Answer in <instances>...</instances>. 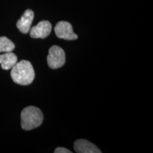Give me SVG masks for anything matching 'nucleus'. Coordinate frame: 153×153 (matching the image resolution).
Returning a JSON list of instances; mask_svg holds the SVG:
<instances>
[{
	"mask_svg": "<svg viewBox=\"0 0 153 153\" xmlns=\"http://www.w3.org/2000/svg\"><path fill=\"white\" fill-rule=\"evenodd\" d=\"M34 18L33 11L30 9L25 11L24 14L16 23V27L22 33H28Z\"/></svg>",
	"mask_w": 153,
	"mask_h": 153,
	"instance_id": "6",
	"label": "nucleus"
},
{
	"mask_svg": "<svg viewBox=\"0 0 153 153\" xmlns=\"http://www.w3.org/2000/svg\"><path fill=\"white\" fill-rule=\"evenodd\" d=\"M52 25L48 21H41L30 29V36L33 38H45L51 33Z\"/></svg>",
	"mask_w": 153,
	"mask_h": 153,
	"instance_id": "5",
	"label": "nucleus"
},
{
	"mask_svg": "<svg viewBox=\"0 0 153 153\" xmlns=\"http://www.w3.org/2000/svg\"><path fill=\"white\" fill-rule=\"evenodd\" d=\"M17 56L12 52H7L0 55V65L4 70H11L17 62Z\"/></svg>",
	"mask_w": 153,
	"mask_h": 153,
	"instance_id": "8",
	"label": "nucleus"
},
{
	"mask_svg": "<svg viewBox=\"0 0 153 153\" xmlns=\"http://www.w3.org/2000/svg\"><path fill=\"white\" fill-rule=\"evenodd\" d=\"M74 149L77 153H101V151L94 144L87 140L80 139L74 142Z\"/></svg>",
	"mask_w": 153,
	"mask_h": 153,
	"instance_id": "7",
	"label": "nucleus"
},
{
	"mask_svg": "<svg viewBox=\"0 0 153 153\" xmlns=\"http://www.w3.org/2000/svg\"><path fill=\"white\" fill-rule=\"evenodd\" d=\"M55 33L57 38L67 41H73L78 38V36L73 32L72 25L68 22H58L55 27Z\"/></svg>",
	"mask_w": 153,
	"mask_h": 153,
	"instance_id": "4",
	"label": "nucleus"
},
{
	"mask_svg": "<svg viewBox=\"0 0 153 153\" xmlns=\"http://www.w3.org/2000/svg\"><path fill=\"white\" fill-rule=\"evenodd\" d=\"M15 48L14 43L5 36L0 37V53L12 52Z\"/></svg>",
	"mask_w": 153,
	"mask_h": 153,
	"instance_id": "9",
	"label": "nucleus"
},
{
	"mask_svg": "<svg viewBox=\"0 0 153 153\" xmlns=\"http://www.w3.org/2000/svg\"><path fill=\"white\" fill-rule=\"evenodd\" d=\"M55 153H72L70 150L65 148H57L54 151Z\"/></svg>",
	"mask_w": 153,
	"mask_h": 153,
	"instance_id": "10",
	"label": "nucleus"
},
{
	"mask_svg": "<svg viewBox=\"0 0 153 153\" xmlns=\"http://www.w3.org/2000/svg\"><path fill=\"white\" fill-rule=\"evenodd\" d=\"M43 115L40 108L33 106L26 107L21 114L22 127L25 131H30L39 127L43 123Z\"/></svg>",
	"mask_w": 153,
	"mask_h": 153,
	"instance_id": "2",
	"label": "nucleus"
},
{
	"mask_svg": "<svg viewBox=\"0 0 153 153\" xmlns=\"http://www.w3.org/2000/svg\"><path fill=\"white\" fill-rule=\"evenodd\" d=\"M65 53L62 48L57 45H53L49 49L47 62L51 69L55 70L64 65L65 63Z\"/></svg>",
	"mask_w": 153,
	"mask_h": 153,
	"instance_id": "3",
	"label": "nucleus"
},
{
	"mask_svg": "<svg viewBox=\"0 0 153 153\" xmlns=\"http://www.w3.org/2000/svg\"><path fill=\"white\" fill-rule=\"evenodd\" d=\"M11 79L15 83L21 85H28L35 78V72L31 63L28 60H21L11 68Z\"/></svg>",
	"mask_w": 153,
	"mask_h": 153,
	"instance_id": "1",
	"label": "nucleus"
}]
</instances>
